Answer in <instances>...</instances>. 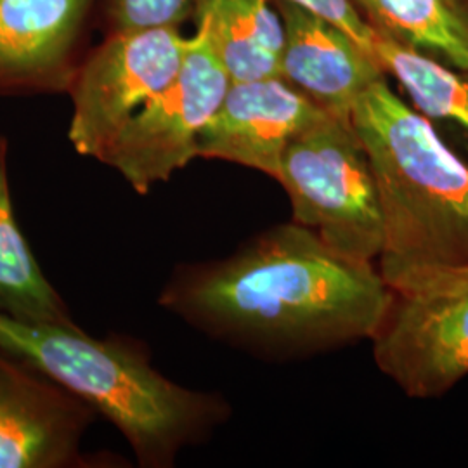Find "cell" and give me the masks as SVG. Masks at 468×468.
<instances>
[{
  "instance_id": "obj_14",
  "label": "cell",
  "mask_w": 468,
  "mask_h": 468,
  "mask_svg": "<svg viewBox=\"0 0 468 468\" xmlns=\"http://www.w3.org/2000/svg\"><path fill=\"white\" fill-rule=\"evenodd\" d=\"M377 34L468 69V0H354Z\"/></svg>"
},
{
  "instance_id": "obj_15",
  "label": "cell",
  "mask_w": 468,
  "mask_h": 468,
  "mask_svg": "<svg viewBox=\"0 0 468 468\" xmlns=\"http://www.w3.org/2000/svg\"><path fill=\"white\" fill-rule=\"evenodd\" d=\"M375 52L421 115L452 120L468 133V69L448 67L419 50L377 34Z\"/></svg>"
},
{
  "instance_id": "obj_6",
  "label": "cell",
  "mask_w": 468,
  "mask_h": 468,
  "mask_svg": "<svg viewBox=\"0 0 468 468\" xmlns=\"http://www.w3.org/2000/svg\"><path fill=\"white\" fill-rule=\"evenodd\" d=\"M191 42L181 28L104 34L68 89V139L75 151L100 160L122 127L177 77Z\"/></svg>"
},
{
  "instance_id": "obj_7",
  "label": "cell",
  "mask_w": 468,
  "mask_h": 468,
  "mask_svg": "<svg viewBox=\"0 0 468 468\" xmlns=\"http://www.w3.org/2000/svg\"><path fill=\"white\" fill-rule=\"evenodd\" d=\"M229 85L228 71L197 30L177 77L122 127L101 164L117 170L135 193L148 195L198 158L201 131Z\"/></svg>"
},
{
  "instance_id": "obj_3",
  "label": "cell",
  "mask_w": 468,
  "mask_h": 468,
  "mask_svg": "<svg viewBox=\"0 0 468 468\" xmlns=\"http://www.w3.org/2000/svg\"><path fill=\"white\" fill-rule=\"evenodd\" d=\"M384 216L388 288L421 271L468 266V167L382 79L352 110Z\"/></svg>"
},
{
  "instance_id": "obj_2",
  "label": "cell",
  "mask_w": 468,
  "mask_h": 468,
  "mask_svg": "<svg viewBox=\"0 0 468 468\" xmlns=\"http://www.w3.org/2000/svg\"><path fill=\"white\" fill-rule=\"evenodd\" d=\"M0 347L34 365L87 402L125 437L144 468H168L187 446L226 420L216 394L172 382L151 365L146 346L127 335L98 338L77 326L0 314Z\"/></svg>"
},
{
  "instance_id": "obj_9",
  "label": "cell",
  "mask_w": 468,
  "mask_h": 468,
  "mask_svg": "<svg viewBox=\"0 0 468 468\" xmlns=\"http://www.w3.org/2000/svg\"><path fill=\"white\" fill-rule=\"evenodd\" d=\"M100 0H0V98L67 94Z\"/></svg>"
},
{
  "instance_id": "obj_12",
  "label": "cell",
  "mask_w": 468,
  "mask_h": 468,
  "mask_svg": "<svg viewBox=\"0 0 468 468\" xmlns=\"http://www.w3.org/2000/svg\"><path fill=\"white\" fill-rule=\"evenodd\" d=\"M193 17L231 82L280 77L283 21L269 0H195Z\"/></svg>"
},
{
  "instance_id": "obj_8",
  "label": "cell",
  "mask_w": 468,
  "mask_h": 468,
  "mask_svg": "<svg viewBox=\"0 0 468 468\" xmlns=\"http://www.w3.org/2000/svg\"><path fill=\"white\" fill-rule=\"evenodd\" d=\"M100 415L16 354L0 347V468L98 467L82 441Z\"/></svg>"
},
{
  "instance_id": "obj_17",
  "label": "cell",
  "mask_w": 468,
  "mask_h": 468,
  "mask_svg": "<svg viewBox=\"0 0 468 468\" xmlns=\"http://www.w3.org/2000/svg\"><path fill=\"white\" fill-rule=\"evenodd\" d=\"M278 2H292L295 5L307 9L309 13L330 21L336 28L349 35L352 40H356L363 49L377 56L375 52L377 32L367 21V17L361 16V11L354 4V0H278Z\"/></svg>"
},
{
  "instance_id": "obj_16",
  "label": "cell",
  "mask_w": 468,
  "mask_h": 468,
  "mask_svg": "<svg viewBox=\"0 0 468 468\" xmlns=\"http://www.w3.org/2000/svg\"><path fill=\"white\" fill-rule=\"evenodd\" d=\"M193 11L195 0H100L104 34L181 28Z\"/></svg>"
},
{
  "instance_id": "obj_1",
  "label": "cell",
  "mask_w": 468,
  "mask_h": 468,
  "mask_svg": "<svg viewBox=\"0 0 468 468\" xmlns=\"http://www.w3.org/2000/svg\"><path fill=\"white\" fill-rule=\"evenodd\" d=\"M390 299L373 262L295 220L228 259L179 266L160 293L162 307L203 334L280 352L373 338Z\"/></svg>"
},
{
  "instance_id": "obj_13",
  "label": "cell",
  "mask_w": 468,
  "mask_h": 468,
  "mask_svg": "<svg viewBox=\"0 0 468 468\" xmlns=\"http://www.w3.org/2000/svg\"><path fill=\"white\" fill-rule=\"evenodd\" d=\"M7 158L9 141L0 133V314L27 323L77 326L67 302L44 274L19 229Z\"/></svg>"
},
{
  "instance_id": "obj_11",
  "label": "cell",
  "mask_w": 468,
  "mask_h": 468,
  "mask_svg": "<svg viewBox=\"0 0 468 468\" xmlns=\"http://www.w3.org/2000/svg\"><path fill=\"white\" fill-rule=\"evenodd\" d=\"M278 13L284 30L280 79L330 117L352 122L357 100L385 79L380 59L301 5L278 2Z\"/></svg>"
},
{
  "instance_id": "obj_5",
  "label": "cell",
  "mask_w": 468,
  "mask_h": 468,
  "mask_svg": "<svg viewBox=\"0 0 468 468\" xmlns=\"http://www.w3.org/2000/svg\"><path fill=\"white\" fill-rule=\"evenodd\" d=\"M373 335L377 367L410 398H437L468 375V266L421 271L390 288Z\"/></svg>"
},
{
  "instance_id": "obj_10",
  "label": "cell",
  "mask_w": 468,
  "mask_h": 468,
  "mask_svg": "<svg viewBox=\"0 0 468 468\" xmlns=\"http://www.w3.org/2000/svg\"><path fill=\"white\" fill-rule=\"evenodd\" d=\"M330 117L283 79L231 82L198 139V158L224 160L278 179L288 146Z\"/></svg>"
},
{
  "instance_id": "obj_4",
  "label": "cell",
  "mask_w": 468,
  "mask_h": 468,
  "mask_svg": "<svg viewBox=\"0 0 468 468\" xmlns=\"http://www.w3.org/2000/svg\"><path fill=\"white\" fill-rule=\"evenodd\" d=\"M293 220L335 250L373 262L384 249V216L368 154L352 122L326 117L284 153L276 179Z\"/></svg>"
}]
</instances>
